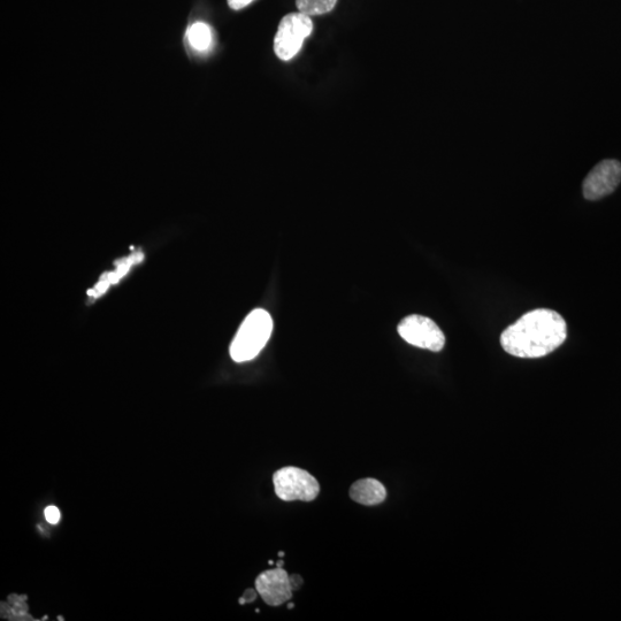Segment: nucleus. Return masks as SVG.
<instances>
[{"label": "nucleus", "instance_id": "8", "mask_svg": "<svg viewBox=\"0 0 621 621\" xmlns=\"http://www.w3.org/2000/svg\"><path fill=\"white\" fill-rule=\"evenodd\" d=\"M350 497L356 503L373 506L385 502L387 490L380 481L367 478L358 480L351 486Z\"/></svg>", "mask_w": 621, "mask_h": 621}, {"label": "nucleus", "instance_id": "7", "mask_svg": "<svg viewBox=\"0 0 621 621\" xmlns=\"http://www.w3.org/2000/svg\"><path fill=\"white\" fill-rule=\"evenodd\" d=\"M256 589L266 604L279 607L293 597L290 577L282 567L265 571L256 580Z\"/></svg>", "mask_w": 621, "mask_h": 621}, {"label": "nucleus", "instance_id": "13", "mask_svg": "<svg viewBox=\"0 0 621 621\" xmlns=\"http://www.w3.org/2000/svg\"><path fill=\"white\" fill-rule=\"evenodd\" d=\"M45 518L48 520V523L51 525H57L60 521L61 515L57 506L50 505L45 509Z\"/></svg>", "mask_w": 621, "mask_h": 621}, {"label": "nucleus", "instance_id": "9", "mask_svg": "<svg viewBox=\"0 0 621 621\" xmlns=\"http://www.w3.org/2000/svg\"><path fill=\"white\" fill-rule=\"evenodd\" d=\"M143 258L144 256L141 252H136L128 258L122 259L117 266V270L102 276V279L99 280L95 288L88 291V295L97 298L104 294L111 285H115L122 276H125L132 266L141 263Z\"/></svg>", "mask_w": 621, "mask_h": 621}, {"label": "nucleus", "instance_id": "4", "mask_svg": "<svg viewBox=\"0 0 621 621\" xmlns=\"http://www.w3.org/2000/svg\"><path fill=\"white\" fill-rule=\"evenodd\" d=\"M312 30L313 23L309 15L301 12L287 14L281 20L275 36V55L283 61L295 58Z\"/></svg>", "mask_w": 621, "mask_h": 621}, {"label": "nucleus", "instance_id": "15", "mask_svg": "<svg viewBox=\"0 0 621 621\" xmlns=\"http://www.w3.org/2000/svg\"><path fill=\"white\" fill-rule=\"evenodd\" d=\"M257 589L253 590V589H248L247 592H245L244 596L241 597L240 600V604H245V603H250L252 601L256 600L257 597Z\"/></svg>", "mask_w": 621, "mask_h": 621}, {"label": "nucleus", "instance_id": "10", "mask_svg": "<svg viewBox=\"0 0 621 621\" xmlns=\"http://www.w3.org/2000/svg\"><path fill=\"white\" fill-rule=\"evenodd\" d=\"M187 41L190 48L197 52H206L213 44V32L209 25L204 22H196L191 25L187 32Z\"/></svg>", "mask_w": 621, "mask_h": 621}, {"label": "nucleus", "instance_id": "11", "mask_svg": "<svg viewBox=\"0 0 621 621\" xmlns=\"http://www.w3.org/2000/svg\"><path fill=\"white\" fill-rule=\"evenodd\" d=\"M2 617L10 620H34L28 613L27 596L11 595L2 603Z\"/></svg>", "mask_w": 621, "mask_h": 621}, {"label": "nucleus", "instance_id": "6", "mask_svg": "<svg viewBox=\"0 0 621 621\" xmlns=\"http://www.w3.org/2000/svg\"><path fill=\"white\" fill-rule=\"evenodd\" d=\"M621 182V164L618 160H603L590 172L584 182V196L598 201L615 191Z\"/></svg>", "mask_w": 621, "mask_h": 621}, {"label": "nucleus", "instance_id": "3", "mask_svg": "<svg viewBox=\"0 0 621 621\" xmlns=\"http://www.w3.org/2000/svg\"><path fill=\"white\" fill-rule=\"evenodd\" d=\"M275 494L286 502H312L320 493V485L308 471L288 466L273 475Z\"/></svg>", "mask_w": 621, "mask_h": 621}, {"label": "nucleus", "instance_id": "12", "mask_svg": "<svg viewBox=\"0 0 621 621\" xmlns=\"http://www.w3.org/2000/svg\"><path fill=\"white\" fill-rule=\"evenodd\" d=\"M337 0H296L298 12L309 15H322L333 11Z\"/></svg>", "mask_w": 621, "mask_h": 621}, {"label": "nucleus", "instance_id": "2", "mask_svg": "<svg viewBox=\"0 0 621 621\" xmlns=\"http://www.w3.org/2000/svg\"><path fill=\"white\" fill-rule=\"evenodd\" d=\"M272 332L273 319L270 313L262 309L252 311L230 345V356L236 363L249 362L264 349Z\"/></svg>", "mask_w": 621, "mask_h": 621}, {"label": "nucleus", "instance_id": "16", "mask_svg": "<svg viewBox=\"0 0 621 621\" xmlns=\"http://www.w3.org/2000/svg\"><path fill=\"white\" fill-rule=\"evenodd\" d=\"M290 582L293 590H297L303 584V580L299 577V575H293V577H290Z\"/></svg>", "mask_w": 621, "mask_h": 621}, {"label": "nucleus", "instance_id": "5", "mask_svg": "<svg viewBox=\"0 0 621 621\" xmlns=\"http://www.w3.org/2000/svg\"><path fill=\"white\" fill-rule=\"evenodd\" d=\"M397 331L405 342L420 349L439 352L446 344V336L440 327L432 319L418 314L404 318Z\"/></svg>", "mask_w": 621, "mask_h": 621}, {"label": "nucleus", "instance_id": "1", "mask_svg": "<svg viewBox=\"0 0 621 621\" xmlns=\"http://www.w3.org/2000/svg\"><path fill=\"white\" fill-rule=\"evenodd\" d=\"M567 326L561 314L548 309L528 312L501 336L505 352L518 358H541L565 342Z\"/></svg>", "mask_w": 621, "mask_h": 621}, {"label": "nucleus", "instance_id": "14", "mask_svg": "<svg viewBox=\"0 0 621 621\" xmlns=\"http://www.w3.org/2000/svg\"><path fill=\"white\" fill-rule=\"evenodd\" d=\"M255 0H228V5L230 9L235 11H240L244 9V7L249 6Z\"/></svg>", "mask_w": 621, "mask_h": 621}]
</instances>
